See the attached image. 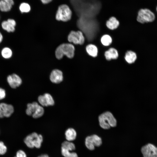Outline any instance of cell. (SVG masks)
<instances>
[{
	"mask_svg": "<svg viewBox=\"0 0 157 157\" xmlns=\"http://www.w3.org/2000/svg\"><path fill=\"white\" fill-rule=\"evenodd\" d=\"M98 121L100 126L105 129L115 127L117 124L116 119L112 113L109 111L101 114L98 117Z\"/></svg>",
	"mask_w": 157,
	"mask_h": 157,
	"instance_id": "6da1fadb",
	"label": "cell"
},
{
	"mask_svg": "<svg viewBox=\"0 0 157 157\" xmlns=\"http://www.w3.org/2000/svg\"><path fill=\"white\" fill-rule=\"evenodd\" d=\"M72 15V11L71 8L68 5L64 3L58 6L55 17L58 21L66 22L71 19Z\"/></svg>",
	"mask_w": 157,
	"mask_h": 157,
	"instance_id": "7a4b0ae2",
	"label": "cell"
},
{
	"mask_svg": "<svg viewBox=\"0 0 157 157\" xmlns=\"http://www.w3.org/2000/svg\"><path fill=\"white\" fill-rule=\"evenodd\" d=\"M75 48L71 44L64 43L60 45L55 51L56 58L61 59L65 55L69 58H72L74 55Z\"/></svg>",
	"mask_w": 157,
	"mask_h": 157,
	"instance_id": "3957f363",
	"label": "cell"
},
{
	"mask_svg": "<svg viewBox=\"0 0 157 157\" xmlns=\"http://www.w3.org/2000/svg\"><path fill=\"white\" fill-rule=\"evenodd\" d=\"M43 141V137L41 134L33 132L27 136L24 140V142L28 147L33 148L35 147L40 148Z\"/></svg>",
	"mask_w": 157,
	"mask_h": 157,
	"instance_id": "277c9868",
	"label": "cell"
},
{
	"mask_svg": "<svg viewBox=\"0 0 157 157\" xmlns=\"http://www.w3.org/2000/svg\"><path fill=\"white\" fill-rule=\"evenodd\" d=\"M154 14L147 8H142L138 11L136 17L137 21L141 24L153 22L155 19Z\"/></svg>",
	"mask_w": 157,
	"mask_h": 157,
	"instance_id": "5b68a950",
	"label": "cell"
},
{
	"mask_svg": "<svg viewBox=\"0 0 157 157\" xmlns=\"http://www.w3.org/2000/svg\"><path fill=\"white\" fill-rule=\"evenodd\" d=\"M68 40L75 44L83 45L85 42V38L83 33L81 31H72L68 36Z\"/></svg>",
	"mask_w": 157,
	"mask_h": 157,
	"instance_id": "8992f818",
	"label": "cell"
},
{
	"mask_svg": "<svg viewBox=\"0 0 157 157\" xmlns=\"http://www.w3.org/2000/svg\"><path fill=\"white\" fill-rule=\"evenodd\" d=\"M141 151L143 157H157V147L152 144L148 143L143 146Z\"/></svg>",
	"mask_w": 157,
	"mask_h": 157,
	"instance_id": "52a82bcc",
	"label": "cell"
},
{
	"mask_svg": "<svg viewBox=\"0 0 157 157\" xmlns=\"http://www.w3.org/2000/svg\"><path fill=\"white\" fill-rule=\"evenodd\" d=\"M14 111L13 106L5 103L0 104V118L9 117Z\"/></svg>",
	"mask_w": 157,
	"mask_h": 157,
	"instance_id": "ba28073f",
	"label": "cell"
},
{
	"mask_svg": "<svg viewBox=\"0 0 157 157\" xmlns=\"http://www.w3.org/2000/svg\"><path fill=\"white\" fill-rule=\"evenodd\" d=\"M39 103L43 106H52L54 104V101L51 95L48 93L39 96L38 98Z\"/></svg>",
	"mask_w": 157,
	"mask_h": 157,
	"instance_id": "9c48e42d",
	"label": "cell"
},
{
	"mask_svg": "<svg viewBox=\"0 0 157 157\" xmlns=\"http://www.w3.org/2000/svg\"><path fill=\"white\" fill-rule=\"evenodd\" d=\"M7 81L10 86L13 88L19 86L22 83V80L19 76L15 74L9 75Z\"/></svg>",
	"mask_w": 157,
	"mask_h": 157,
	"instance_id": "30bf717a",
	"label": "cell"
},
{
	"mask_svg": "<svg viewBox=\"0 0 157 157\" xmlns=\"http://www.w3.org/2000/svg\"><path fill=\"white\" fill-rule=\"evenodd\" d=\"M50 79L53 83H59L63 79V73L62 72L58 69L53 70L50 76Z\"/></svg>",
	"mask_w": 157,
	"mask_h": 157,
	"instance_id": "8fae6325",
	"label": "cell"
},
{
	"mask_svg": "<svg viewBox=\"0 0 157 157\" xmlns=\"http://www.w3.org/2000/svg\"><path fill=\"white\" fill-rule=\"evenodd\" d=\"M104 55L106 60L110 61L117 59L118 57L119 54L117 51L115 49L111 47L105 51Z\"/></svg>",
	"mask_w": 157,
	"mask_h": 157,
	"instance_id": "7c38bea8",
	"label": "cell"
},
{
	"mask_svg": "<svg viewBox=\"0 0 157 157\" xmlns=\"http://www.w3.org/2000/svg\"><path fill=\"white\" fill-rule=\"evenodd\" d=\"M119 21L113 16L110 17L106 21V23L107 28L111 30L116 29L119 26Z\"/></svg>",
	"mask_w": 157,
	"mask_h": 157,
	"instance_id": "4fadbf2b",
	"label": "cell"
},
{
	"mask_svg": "<svg viewBox=\"0 0 157 157\" xmlns=\"http://www.w3.org/2000/svg\"><path fill=\"white\" fill-rule=\"evenodd\" d=\"M137 58V55L135 52L131 50H129L126 52L124 58L128 63L132 64L135 62Z\"/></svg>",
	"mask_w": 157,
	"mask_h": 157,
	"instance_id": "5bb4252c",
	"label": "cell"
},
{
	"mask_svg": "<svg viewBox=\"0 0 157 157\" xmlns=\"http://www.w3.org/2000/svg\"><path fill=\"white\" fill-rule=\"evenodd\" d=\"M85 50L89 56L94 58L97 57L98 53V49L95 45L90 44L87 45L85 47Z\"/></svg>",
	"mask_w": 157,
	"mask_h": 157,
	"instance_id": "9a60e30c",
	"label": "cell"
},
{
	"mask_svg": "<svg viewBox=\"0 0 157 157\" xmlns=\"http://www.w3.org/2000/svg\"><path fill=\"white\" fill-rule=\"evenodd\" d=\"M65 134L67 140L71 141L76 139L77 134L74 129L72 128H69L66 130Z\"/></svg>",
	"mask_w": 157,
	"mask_h": 157,
	"instance_id": "2e32d148",
	"label": "cell"
},
{
	"mask_svg": "<svg viewBox=\"0 0 157 157\" xmlns=\"http://www.w3.org/2000/svg\"><path fill=\"white\" fill-rule=\"evenodd\" d=\"M38 105V103L36 102L28 104L26 111V114L29 116L32 115L35 112Z\"/></svg>",
	"mask_w": 157,
	"mask_h": 157,
	"instance_id": "e0dca14e",
	"label": "cell"
},
{
	"mask_svg": "<svg viewBox=\"0 0 157 157\" xmlns=\"http://www.w3.org/2000/svg\"><path fill=\"white\" fill-rule=\"evenodd\" d=\"M100 41L104 46L107 47L110 46L111 44L112 39L110 35L105 34L101 37Z\"/></svg>",
	"mask_w": 157,
	"mask_h": 157,
	"instance_id": "ac0fdd59",
	"label": "cell"
},
{
	"mask_svg": "<svg viewBox=\"0 0 157 157\" xmlns=\"http://www.w3.org/2000/svg\"><path fill=\"white\" fill-rule=\"evenodd\" d=\"M13 52L11 49L9 47L3 48L1 51L2 56L5 59H9L12 56Z\"/></svg>",
	"mask_w": 157,
	"mask_h": 157,
	"instance_id": "d6986e66",
	"label": "cell"
},
{
	"mask_svg": "<svg viewBox=\"0 0 157 157\" xmlns=\"http://www.w3.org/2000/svg\"><path fill=\"white\" fill-rule=\"evenodd\" d=\"M44 113V110L42 106L38 105L35 112L32 115L34 118H38L42 116Z\"/></svg>",
	"mask_w": 157,
	"mask_h": 157,
	"instance_id": "ffe728a7",
	"label": "cell"
},
{
	"mask_svg": "<svg viewBox=\"0 0 157 157\" xmlns=\"http://www.w3.org/2000/svg\"><path fill=\"white\" fill-rule=\"evenodd\" d=\"M61 148L70 151L74 150L75 149L74 144L70 141H65L63 142Z\"/></svg>",
	"mask_w": 157,
	"mask_h": 157,
	"instance_id": "44dd1931",
	"label": "cell"
},
{
	"mask_svg": "<svg viewBox=\"0 0 157 157\" xmlns=\"http://www.w3.org/2000/svg\"><path fill=\"white\" fill-rule=\"evenodd\" d=\"M12 6L3 0L0 1V10L3 12H8L10 11Z\"/></svg>",
	"mask_w": 157,
	"mask_h": 157,
	"instance_id": "7402d4cb",
	"label": "cell"
},
{
	"mask_svg": "<svg viewBox=\"0 0 157 157\" xmlns=\"http://www.w3.org/2000/svg\"><path fill=\"white\" fill-rule=\"evenodd\" d=\"M85 144L87 148L90 150H93L94 149L95 146L91 135L86 137L85 139Z\"/></svg>",
	"mask_w": 157,
	"mask_h": 157,
	"instance_id": "603a6c76",
	"label": "cell"
},
{
	"mask_svg": "<svg viewBox=\"0 0 157 157\" xmlns=\"http://www.w3.org/2000/svg\"><path fill=\"white\" fill-rule=\"evenodd\" d=\"M21 12L23 13H28L31 10L30 5L28 3L23 2L21 3L19 7Z\"/></svg>",
	"mask_w": 157,
	"mask_h": 157,
	"instance_id": "cb8c5ba5",
	"label": "cell"
},
{
	"mask_svg": "<svg viewBox=\"0 0 157 157\" xmlns=\"http://www.w3.org/2000/svg\"><path fill=\"white\" fill-rule=\"evenodd\" d=\"M1 25L2 28L8 32H13L15 31V27L10 26L7 21L2 22Z\"/></svg>",
	"mask_w": 157,
	"mask_h": 157,
	"instance_id": "d4e9b609",
	"label": "cell"
},
{
	"mask_svg": "<svg viewBox=\"0 0 157 157\" xmlns=\"http://www.w3.org/2000/svg\"><path fill=\"white\" fill-rule=\"evenodd\" d=\"M94 146L98 147L102 143L101 138L98 135L94 134L91 135Z\"/></svg>",
	"mask_w": 157,
	"mask_h": 157,
	"instance_id": "484cf974",
	"label": "cell"
},
{
	"mask_svg": "<svg viewBox=\"0 0 157 157\" xmlns=\"http://www.w3.org/2000/svg\"><path fill=\"white\" fill-rule=\"evenodd\" d=\"M61 153L65 157H78L76 153L71 152L70 151L62 148H61Z\"/></svg>",
	"mask_w": 157,
	"mask_h": 157,
	"instance_id": "4316f807",
	"label": "cell"
},
{
	"mask_svg": "<svg viewBox=\"0 0 157 157\" xmlns=\"http://www.w3.org/2000/svg\"><path fill=\"white\" fill-rule=\"evenodd\" d=\"M7 151L6 147L4 145L3 143L0 141V155H3L6 153Z\"/></svg>",
	"mask_w": 157,
	"mask_h": 157,
	"instance_id": "83f0119b",
	"label": "cell"
},
{
	"mask_svg": "<svg viewBox=\"0 0 157 157\" xmlns=\"http://www.w3.org/2000/svg\"><path fill=\"white\" fill-rule=\"evenodd\" d=\"M15 157H26L25 153L22 150H19L17 153L16 156Z\"/></svg>",
	"mask_w": 157,
	"mask_h": 157,
	"instance_id": "f1b7e54d",
	"label": "cell"
},
{
	"mask_svg": "<svg viewBox=\"0 0 157 157\" xmlns=\"http://www.w3.org/2000/svg\"><path fill=\"white\" fill-rule=\"evenodd\" d=\"M7 21L10 26L13 27H15L16 25V22L13 19H8Z\"/></svg>",
	"mask_w": 157,
	"mask_h": 157,
	"instance_id": "f546056e",
	"label": "cell"
},
{
	"mask_svg": "<svg viewBox=\"0 0 157 157\" xmlns=\"http://www.w3.org/2000/svg\"><path fill=\"white\" fill-rule=\"evenodd\" d=\"M6 96L5 90L3 89L0 88V100L4 98Z\"/></svg>",
	"mask_w": 157,
	"mask_h": 157,
	"instance_id": "4dcf8cb0",
	"label": "cell"
},
{
	"mask_svg": "<svg viewBox=\"0 0 157 157\" xmlns=\"http://www.w3.org/2000/svg\"><path fill=\"white\" fill-rule=\"evenodd\" d=\"M41 3L44 5L49 4L53 0H40Z\"/></svg>",
	"mask_w": 157,
	"mask_h": 157,
	"instance_id": "1f68e13d",
	"label": "cell"
},
{
	"mask_svg": "<svg viewBox=\"0 0 157 157\" xmlns=\"http://www.w3.org/2000/svg\"><path fill=\"white\" fill-rule=\"evenodd\" d=\"M11 6H12L14 4V2L13 0H3Z\"/></svg>",
	"mask_w": 157,
	"mask_h": 157,
	"instance_id": "d6a6232c",
	"label": "cell"
},
{
	"mask_svg": "<svg viewBox=\"0 0 157 157\" xmlns=\"http://www.w3.org/2000/svg\"><path fill=\"white\" fill-rule=\"evenodd\" d=\"M38 157H49V156L46 154H44L41 155Z\"/></svg>",
	"mask_w": 157,
	"mask_h": 157,
	"instance_id": "836d02e7",
	"label": "cell"
},
{
	"mask_svg": "<svg viewBox=\"0 0 157 157\" xmlns=\"http://www.w3.org/2000/svg\"><path fill=\"white\" fill-rule=\"evenodd\" d=\"M3 39V35L0 32V43L2 42Z\"/></svg>",
	"mask_w": 157,
	"mask_h": 157,
	"instance_id": "e575fe53",
	"label": "cell"
},
{
	"mask_svg": "<svg viewBox=\"0 0 157 157\" xmlns=\"http://www.w3.org/2000/svg\"></svg>",
	"mask_w": 157,
	"mask_h": 157,
	"instance_id": "d590c367",
	"label": "cell"
}]
</instances>
